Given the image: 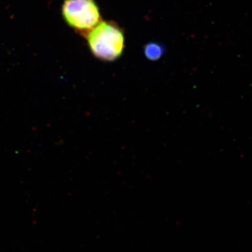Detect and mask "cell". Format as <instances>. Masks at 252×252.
I'll return each mask as SVG.
<instances>
[{
	"instance_id": "1",
	"label": "cell",
	"mask_w": 252,
	"mask_h": 252,
	"mask_svg": "<svg viewBox=\"0 0 252 252\" xmlns=\"http://www.w3.org/2000/svg\"><path fill=\"white\" fill-rule=\"evenodd\" d=\"M94 57L112 62L122 56L125 48L124 31L113 21H100L85 36Z\"/></svg>"
},
{
	"instance_id": "2",
	"label": "cell",
	"mask_w": 252,
	"mask_h": 252,
	"mask_svg": "<svg viewBox=\"0 0 252 252\" xmlns=\"http://www.w3.org/2000/svg\"><path fill=\"white\" fill-rule=\"evenodd\" d=\"M62 16L68 26L84 38L102 21L94 0H64Z\"/></svg>"
},
{
	"instance_id": "3",
	"label": "cell",
	"mask_w": 252,
	"mask_h": 252,
	"mask_svg": "<svg viewBox=\"0 0 252 252\" xmlns=\"http://www.w3.org/2000/svg\"><path fill=\"white\" fill-rule=\"evenodd\" d=\"M163 53V47L157 43H150L144 47V54L146 57L151 61H157L160 59Z\"/></svg>"
}]
</instances>
